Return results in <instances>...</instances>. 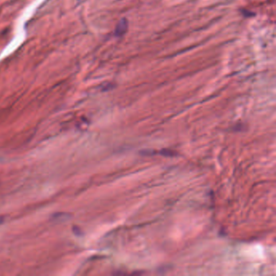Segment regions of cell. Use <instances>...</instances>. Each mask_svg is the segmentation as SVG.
<instances>
[{
  "instance_id": "6da1fadb",
  "label": "cell",
  "mask_w": 276,
  "mask_h": 276,
  "mask_svg": "<svg viewBox=\"0 0 276 276\" xmlns=\"http://www.w3.org/2000/svg\"><path fill=\"white\" fill-rule=\"evenodd\" d=\"M159 154H160V155H162V156H176V152H174L173 151H171V150H169V149H164V150H162V151H159Z\"/></svg>"
}]
</instances>
